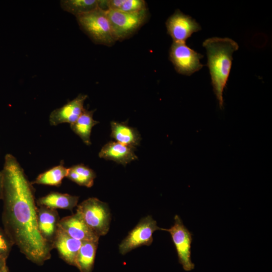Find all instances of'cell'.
<instances>
[{
  "mask_svg": "<svg viewBox=\"0 0 272 272\" xmlns=\"http://www.w3.org/2000/svg\"><path fill=\"white\" fill-rule=\"evenodd\" d=\"M2 171L4 229L28 259L41 265L50 258L53 247L38 231L34 188L12 154L6 155Z\"/></svg>",
  "mask_w": 272,
  "mask_h": 272,
  "instance_id": "6da1fadb",
  "label": "cell"
},
{
  "mask_svg": "<svg viewBox=\"0 0 272 272\" xmlns=\"http://www.w3.org/2000/svg\"><path fill=\"white\" fill-rule=\"evenodd\" d=\"M208 57L207 65L209 69L213 90L219 106L223 107V92L226 86L231 69L233 53L239 48L233 39L214 37L206 39L202 43Z\"/></svg>",
  "mask_w": 272,
  "mask_h": 272,
  "instance_id": "7a4b0ae2",
  "label": "cell"
},
{
  "mask_svg": "<svg viewBox=\"0 0 272 272\" xmlns=\"http://www.w3.org/2000/svg\"><path fill=\"white\" fill-rule=\"evenodd\" d=\"M76 18L81 29L94 43L111 46L117 41L106 10L99 8Z\"/></svg>",
  "mask_w": 272,
  "mask_h": 272,
  "instance_id": "3957f363",
  "label": "cell"
},
{
  "mask_svg": "<svg viewBox=\"0 0 272 272\" xmlns=\"http://www.w3.org/2000/svg\"><path fill=\"white\" fill-rule=\"evenodd\" d=\"M76 212L98 236L105 235L108 232L111 218L107 203L96 197H90L77 205Z\"/></svg>",
  "mask_w": 272,
  "mask_h": 272,
  "instance_id": "277c9868",
  "label": "cell"
},
{
  "mask_svg": "<svg viewBox=\"0 0 272 272\" xmlns=\"http://www.w3.org/2000/svg\"><path fill=\"white\" fill-rule=\"evenodd\" d=\"M106 13L117 41L124 40L135 33L146 21L148 15L147 9L132 13L107 10Z\"/></svg>",
  "mask_w": 272,
  "mask_h": 272,
  "instance_id": "5b68a950",
  "label": "cell"
},
{
  "mask_svg": "<svg viewBox=\"0 0 272 272\" xmlns=\"http://www.w3.org/2000/svg\"><path fill=\"white\" fill-rule=\"evenodd\" d=\"M161 230L170 234L176 248L179 263L182 265L183 269L185 271L193 269L195 265L191 259L192 234L184 225L180 217L177 215L175 216L174 224L170 228H161Z\"/></svg>",
  "mask_w": 272,
  "mask_h": 272,
  "instance_id": "8992f818",
  "label": "cell"
},
{
  "mask_svg": "<svg viewBox=\"0 0 272 272\" xmlns=\"http://www.w3.org/2000/svg\"><path fill=\"white\" fill-rule=\"evenodd\" d=\"M203 55L188 46L186 43H172L169 50V59L176 72L190 76L203 66L200 60Z\"/></svg>",
  "mask_w": 272,
  "mask_h": 272,
  "instance_id": "52a82bcc",
  "label": "cell"
},
{
  "mask_svg": "<svg viewBox=\"0 0 272 272\" xmlns=\"http://www.w3.org/2000/svg\"><path fill=\"white\" fill-rule=\"evenodd\" d=\"M161 230L151 216L142 218L119 245V252L124 255L139 247L150 246L153 242V234Z\"/></svg>",
  "mask_w": 272,
  "mask_h": 272,
  "instance_id": "ba28073f",
  "label": "cell"
},
{
  "mask_svg": "<svg viewBox=\"0 0 272 272\" xmlns=\"http://www.w3.org/2000/svg\"><path fill=\"white\" fill-rule=\"evenodd\" d=\"M168 34L173 42L186 43L191 35L201 30L200 25L191 16L176 10L166 22Z\"/></svg>",
  "mask_w": 272,
  "mask_h": 272,
  "instance_id": "9c48e42d",
  "label": "cell"
},
{
  "mask_svg": "<svg viewBox=\"0 0 272 272\" xmlns=\"http://www.w3.org/2000/svg\"><path fill=\"white\" fill-rule=\"evenodd\" d=\"M58 227L72 238L82 242H99L97 235L86 224L80 214L76 213L60 219Z\"/></svg>",
  "mask_w": 272,
  "mask_h": 272,
  "instance_id": "30bf717a",
  "label": "cell"
},
{
  "mask_svg": "<svg viewBox=\"0 0 272 272\" xmlns=\"http://www.w3.org/2000/svg\"><path fill=\"white\" fill-rule=\"evenodd\" d=\"M87 95L80 94L60 108L53 110L49 115V123L55 126L61 123L75 122L84 111V103Z\"/></svg>",
  "mask_w": 272,
  "mask_h": 272,
  "instance_id": "8fae6325",
  "label": "cell"
},
{
  "mask_svg": "<svg viewBox=\"0 0 272 272\" xmlns=\"http://www.w3.org/2000/svg\"><path fill=\"white\" fill-rule=\"evenodd\" d=\"M37 207V226L43 239L52 247L60 220L56 210L44 206Z\"/></svg>",
  "mask_w": 272,
  "mask_h": 272,
  "instance_id": "7c38bea8",
  "label": "cell"
},
{
  "mask_svg": "<svg viewBox=\"0 0 272 272\" xmlns=\"http://www.w3.org/2000/svg\"><path fill=\"white\" fill-rule=\"evenodd\" d=\"M82 242L75 239L58 227L52 243L59 256L68 264L75 266V260Z\"/></svg>",
  "mask_w": 272,
  "mask_h": 272,
  "instance_id": "4fadbf2b",
  "label": "cell"
},
{
  "mask_svg": "<svg viewBox=\"0 0 272 272\" xmlns=\"http://www.w3.org/2000/svg\"><path fill=\"white\" fill-rule=\"evenodd\" d=\"M134 147L117 142L110 141L105 144L99 153L100 158L112 160L125 166L131 161L138 159L134 153Z\"/></svg>",
  "mask_w": 272,
  "mask_h": 272,
  "instance_id": "5bb4252c",
  "label": "cell"
},
{
  "mask_svg": "<svg viewBox=\"0 0 272 272\" xmlns=\"http://www.w3.org/2000/svg\"><path fill=\"white\" fill-rule=\"evenodd\" d=\"M79 196L58 192H51L36 201L38 206H44L56 210L57 209L72 211L77 206Z\"/></svg>",
  "mask_w": 272,
  "mask_h": 272,
  "instance_id": "9a60e30c",
  "label": "cell"
},
{
  "mask_svg": "<svg viewBox=\"0 0 272 272\" xmlns=\"http://www.w3.org/2000/svg\"><path fill=\"white\" fill-rule=\"evenodd\" d=\"M111 137L116 142L134 147L140 145L141 135L136 128L117 121L111 122Z\"/></svg>",
  "mask_w": 272,
  "mask_h": 272,
  "instance_id": "2e32d148",
  "label": "cell"
},
{
  "mask_svg": "<svg viewBox=\"0 0 272 272\" xmlns=\"http://www.w3.org/2000/svg\"><path fill=\"white\" fill-rule=\"evenodd\" d=\"M98 242L83 241L75 260V266L81 272H92Z\"/></svg>",
  "mask_w": 272,
  "mask_h": 272,
  "instance_id": "e0dca14e",
  "label": "cell"
},
{
  "mask_svg": "<svg viewBox=\"0 0 272 272\" xmlns=\"http://www.w3.org/2000/svg\"><path fill=\"white\" fill-rule=\"evenodd\" d=\"M94 110L84 111L74 123L70 124L72 130L77 134L87 145L91 144L90 136L93 127L99 123L93 118Z\"/></svg>",
  "mask_w": 272,
  "mask_h": 272,
  "instance_id": "ac0fdd59",
  "label": "cell"
},
{
  "mask_svg": "<svg viewBox=\"0 0 272 272\" xmlns=\"http://www.w3.org/2000/svg\"><path fill=\"white\" fill-rule=\"evenodd\" d=\"M68 168L64 166L63 161L56 166L39 174L31 184L59 186L66 177Z\"/></svg>",
  "mask_w": 272,
  "mask_h": 272,
  "instance_id": "d6986e66",
  "label": "cell"
},
{
  "mask_svg": "<svg viewBox=\"0 0 272 272\" xmlns=\"http://www.w3.org/2000/svg\"><path fill=\"white\" fill-rule=\"evenodd\" d=\"M99 0H61V9L76 17L93 11L100 8Z\"/></svg>",
  "mask_w": 272,
  "mask_h": 272,
  "instance_id": "ffe728a7",
  "label": "cell"
},
{
  "mask_svg": "<svg viewBox=\"0 0 272 272\" xmlns=\"http://www.w3.org/2000/svg\"><path fill=\"white\" fill-rule=\"evenodd\" d=\"M96 175L95 172L83 164L74 165L68 168L66 177L77 184L91 187Z\"/></svg>",
  "mask_w": 272,
  "mask_h": 272,
  "instance_id": "44dd1931",
  "label": "cell"
},
{
  "mask_svg": "<svg viewBox=\"0 0 272 272\" xmlns=\"http://www.w3.org/2000/svg\"><path fill=\"white\" fill-rule=\"evenodd\" d=\"M107 10L127 13L137 12L146 9V3L143 0L105 1Z\"/></svg>",
  "mask_w": 272,
  "mask_h": 272,
  "instance_id": "7402d4cb",
  "label": "cell"
},
{
  "mask_svg": "<svg viewBox=\"0 0 272 272\" xmlns=\"http://www.w3.org/2000/svg\"><path fill=\"white\" fill-rule=\"evenodd\" d=\"M14 245L5 230L0 227V256L7 259Z\"/></svg>",
  "mask_w": 272,
  "mask_h": 272,
  "instance_id": "603a6c76",
  "label": "cell"
},
{
  "mask_svg": "<svg viewBox=\"0 0 272 272\" xmlns=\"http://www.w3.org/2000/svg\"><path fill=\"white\" fill-rule=\"evenodd\" d=\"M6 267V259L0 256V272H2Z\"/></svg>",
  "mask_w": 272,
  "mask_h": 272,
  "instance_id": "cb8c5ba5",
  "label": "cell"
},
{
  "mask_svg": "<svg viewBox=\"0 0 272 272\" xmlns=\"http://www.w3.org/2000/svg\"><path fill=\"white\" fill-rule=\"evenodd\" d=\"M3 195V174L2 171H0V200L2 199Z\"/></svg>",
  "mask_w": 272,
  "mask_h": 272,
  "instance_id": "d4e9b609",
  "label": "cell"
},
{
  "mask_svg": "<svg viewBox=\"0 0 272 272\" xmlns=\"http://www.w3.org/2000/svg\"><path fill=\"white\" fill-rule=\"evenodd\" d=\"M2 272H9V269L7 266Z\"/></svg>",
  "mask_w": 272,
  "mask_h": 272,
  "instance_id": "484cf974",
  "label": "cell"
}]
</instances>
